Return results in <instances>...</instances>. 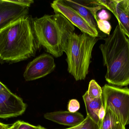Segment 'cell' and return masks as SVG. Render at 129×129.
I'll list each match as a JSON object with an SVG mask.
<instances>
[{
	"label": "cell",
	"instance_id": "obj_1",
	"mask_svg": "<svg viewBox=\"0 0 129 129\" xmlns=\"http://www.w3.org/2000/svg\"><path fill=\"white\" fill-rule=\"evenodd\" d=\"M28 15L21 17L0 30V63H14L34 57L38 49Z\"/></svg>",
	"mask_w": 129,
	"mask_h": 129
},
{
	"label": "cell",
	"instance_id": "obj_22",
	"mask_svg": "<svg viewBox=\"0 0 129 129\" xmlns=\"http://www.w3.org/2000/svg\"><path fill=\"white\" fill-rule=\"evenodd\" d=\"M105 113H106V111H105L104 104H103L101 107V108L99 111L98 114V116L99 119L101 122V123L104 118L105 116Z\"/></svg>",
	"mask_w": 129,
	"mask_h": 129
},
{
	"label": "cell",
	"instance_id": "obj_16",
	"mask_svg": "<svg viewBox=\"0 0 129 129\" xmlns=\"http://www.w3.org/2000/svg\"><path fill=\"white\" fill-rule=\"evenodd\" d=\"M96 23L98 29L108 36L110 35L112 27L108 21L99 19Z\"/></svg>",
	"mask_w": 129,
	"mask_h": 129
},
{
	"label": "cell",
	"instance_id": "obj_3",
	"mask_svg": "<svg viewBox=\"0 0 129 129\" xmlns=\"http://www.w3.org/2000/svg\"><path fill=\"white\" fill-rule=\"evenodd\" d=\"M32 22L38 48L43 47L56 58L62 56L74 26L59 13L32 18Z\"/></svg>",
	"mask_w": 129,
	"mask_h": 129
},
{
	"label": "cell",
	"instance_id": "obj_4",
	"mask_svg": "<svg viewBox=\"0 0 129 129\" xmlns=\"http://www.w3.org/2000/svg\"><path fill=\"white\" fill-rule=\"evenodd\" d=\"M98 40L85 33H72L65 51L68 71L76 81L84 80L89 73L92 49Z\"/></svg>",
	"mask_w": 129,
	"mask_h": 129
},
{
	"label": "cell",
	"instance_id": "obj_27",
	"mask_svg": "<svg viewBox=\"0 0 129 129\" xmlns=\"http://www.w3.org/2000/svg\"><path fill=\"white\" fill-rule=\"evenodd\" d=\"M39 126V128L38 129H47L44 128V127H42V126Z\"/></svg>",
	"mask_w": 129,
	"mask_h": 129
},
{
	"label": "cell",
	"instance_id": "obj_13",
	"mask_svg": "<svg viewBox=\"0 0 129 129\" xmlns=\"http://www.w3.org/2000/svg\"><path fill=\"white\" fill-rule=\"evenodd\" d=\"M63 1L65 3L76 11L94 29L97 30H98L97 23L93 15L88 7L83 4L81 1Z\"/></svg>",
	"mask_w": 129,
	"mask_h": 129
},
{
	"label": "cell",
	"instance_id": "obj_9",
	"mask_svg": "<svg viewBox=\"0 0 129 129\" xmlns=\"http://www.w3.org/2000/svg\"><path fill=\"white\" fill-rule=\"evenodd\" d=\"M29 7L11 2L0 0V30L15 20L28 15Z\"/></svg>",
	"mask_w": 129,
	"mask_h": 129
},
{
	"label": "cell",
	"instance_id": "obj_25",
	"mask_svg": "<svg viewBox=\"0 0 129 129\" xmlns=\"http://www.w3.org/2000/svg\"><path fill=\"white\" fill-rule=\"evenodd\" d=\"M12 125L4 124L0 122V129H7L10 128Z\"/></svg>",
	"mask_w": 129,
	"mask_h": 129
},
{
	"label": "cell",
	"instance_id": "obj_11",
	"mask_svg": "<svg viewBox=\"0 0 129 129\" xmlns=\"http://www.w3.org/2000/svg\"><path fill=\"white\" fill-rule=\"evenodd\" d=\"M104 6L114 14L118 20V24L129 39V13L123 0L107 1Z\"/></svg>",
	"mask_w": 129,
	"mask_h": 129
},
{
	"label": "cell",
	"instance_id": "obj_6",
	"mask_svg": "<svg viewBox=\"0 0 129 129\" xmlns=\"http://www.w3.org/2000/svg\"><path fill=\"white\" fill-rule=\"evenodd\" d=\"M51 6L55 13L62 14L82 33L96 38L99 36L98 30L94 29L76 11L65 3L63 0L54 1Z\"/></svg>",
	"mask_w": 129,
	"mask_h": 129
},
{
	"label": "cell",
	"instance_id": "obj_10",
	"mask_svg": "<svg viewBox=\"0 0 129 129\" xmlns=\"http://www.w3.org/2000/svg\"><path fill=\"white\" fill-rule=\"evenodd\" d=\"M44 117L56 123L74 127L81 124L85 118L80 113H72L68 111H59L45 113Z\"/></svg>",
	"mask_w": 129,
	"mask_h": 129
},
{
	"label": "cell",
	"instance_id": "obj_21",
	"mask_svg": "<svg viewBox=\"0 0 129 129\" xmlns=\"http://www.w3.org/2000/svg\"><path fill=\"white\" fill-rule=\"evenodd\" d=\"M39 126H36L23 121H20V124L17 129H38Z\"/></svg>",
	"mask_w": 129,
	"mask_h": 129
},
{
	"label": "cell",
	"instance_id": "obj_8",
	"mask_svg": "<svg viewBox=\"0 0 129 129\" xmlns=\"http://www.w3.org/2000/svg\"><path fill=\"white\" fill-rule=\"evenodd\" d=\"M26 107L22 99L11 92L0 91V118L19 116L25 112Z\"/></svg>",
	"mask_w": 129,
	"mask_h": 129
},
{
	"label": "cell",
	"instance_id": "obj_2",
	"mask_svg": "<svg viewBox=\"0 0 129 129\" xmlns=\"http://www.w3.org/2000/svg\"><path fill=\"white\" fill-rule=\"evenodd\" d=\"M99 46L104 66L107 68L106 81L119 87L129 85V39L118 24L111 34Z\"/></svg>",
	"mask_w": 129,
	"mask_h": 129
},
{
	"label": "cell",
	"instance_id": "obj_24",
	"mask_svg": "<svg viewBox=\"0 0 129 129\" xmlns=\"http://www.w3.org/2000/svg\"><path fill=\"white\" fill-rule=\"evenodd\" d=\"M20 120H18L16 122L14 123V124H12L11 126L7 129H17L20 124Z\"/></svg>",
	"mask_w": 129,
	"mask_h": 129
},
{
	"label": "cell",
	"instance_id": "obj_15",
	"mask_svg": "<svg viewBox=\"0 0 129 129\" xmlns=\"http://www.w3.org/2000/svg\"><path fill=\"white\" fill-rule=\"evenodd\" d=\"M86 92L89 97L91 98H99L102 96V88H101L95 80H92L89 82L88 88Z\"/></svg>",
	"mask_w": 129,
	"mask_h": 129
},
{
	"label": "cell",
	"instance_id": "obj_23",
	"mask_svg": "<svg viewBox=\"0 0 129 129\" xmlns=\"http://www.w3.org/2000/svg\"><path fill=\"white\" fill-rule=\"evenodd\" d=\"M0 91L7 92H11L9 89L5 85L1 82H0Z\"/></svg>",
	"mask_w": 129,
	"mask_h": 129
},
{
	"label": "cell",
	"instance_id": "obj_12",
	"mask_svg": "<svg viewBox=\"0 0 129 129\" xmlns=\"http://www.w3.org/2000/svg\"><path fill=\"white\" fill-rule=\"evenodd\" d=\"M83 98L85 106L87 116L100 127L101 123L98 114L101 107L104 104L102 96L99 98L93 99L89 97L86 92L83 96Z\"/></svg>",
	"mask_w": 129,
	"mask_h": 129
},
{
	"label": "cell",
	"instance_id": "obj_7",
	"mask_svg": "<svg viewBox=\"0 0 129 129\" xmlns=\"http://www.w3.org/2000/svg\"><path fill=\"white\" fill-rule=\"evenodd\" d=\"M56 65L52 55L44 54L29 62L25 70L23 77L26 81L36 80L49 75L54 70Z\"/></svg>",
	"mask_w": 129,
	"mask_h": 129
},
{
	"label": "cell",
	"instance_id": "obj_19",
	"mask_svg": "<svg viewBox=\"0 0 129 129\" xmlns=\"http://www.w3.org/2000/svg\"><path fill=\"white\" fill-rule=\"evenodd\" d=\"M97 16L98 19L107 21L109 20L111 17L110 14L104 9H102L99 11L97 14Z\"/></svg>",
	"mask_w": 129,
	"mask_h": 129
},
{
	"label": "cell",
	"instance_id": "obj_26",
	"mask_svg": "<svg viewBox=\"0 0 129 129\" xmlns=\"http://www.w3.org/2000/svg\"><path fill=\"white\" fill-rule=\"evenodd\" d=\"M84 123V121H83L82 123H81V124L78 125L76 126H74V127H71V128H68L64 129H81L82 127L83 126Z\"/></svg>",
	"mask_w": 129,
	"mask_h": 129
},
{
	"label": "cell",
	"instance_id": "obj_14",
	"mask_svg": "<svg viewBox=\"0 0 129 129\" xmlns=\"http://www.w3.org/2000/svg\"><path fill=\"white\" fill-rule=\"evenodd\" d=\"M104 119L101 123L100 129H126L116 114L110 109L105 110Z\"/></svg>",
	"mask_w": 129,
	"mask_h": 129
},
{
	"label": "cell",
	"instance_id": "obj_5",
	"mask_svg": "<svg viewBox=\"0 0 129 129\" xmlns=\"http://www.w3.org/2000/svg\"><path fill=\"white\" fill-rule=\"evenodd\" d=\"M105 110H111L125 126L129 124V88L105 84L102 88Z\"/></svg>",
	"mask_w": 129,
	"mask_h": 129
},
{
	"label": "cell",
	"instance_id": "obj_18",
	"mask_svg": "<svg viewBox=\"0 0 129 129\" xmlns=\"http://www.w3.org/2000/svg\"><path fill=\"white\" fill-rule=\"evenodd\" d=\"M80 108V105L76 99H72L69 101L68 106V111L71 113L77 112Z\"/></svg>",
	"mask_w": 129,
	"mask_h": 129
},
{
	"label": "cell",
	"instance_id": "obj_20",
	"mask_svg": "<svg viewBox=\"0 0 129 129\" xmlns=\"http://www.w3.org/2000/svg\"><path fill=\"white\" fill-rule=\"evenodd\" d=\"M10 1L13 3L28 7H29L31 4H33L34 2V1L32 0H10Z\"/></svg>",
	"mask_w": 129,
	"mask_h": 129
},
{
	"label": "cell",
	"instance_id": "obj_17",
	"mask_svg": "<svg viewBox=\"0 0 129 129\" xmlns=\"http://www.w3.org/2000/svg\"><path fill=\"white\" fill-rule=\"evenodd\" d=\"M81 129H100V127L89 117L87 116L85 118L84 124Z\"/></svg>",
	"mask_w": 129,
	"mask_h": 129
}]
</instances>
